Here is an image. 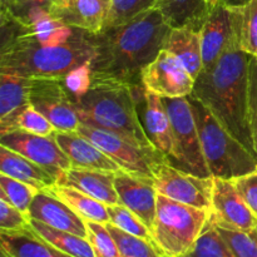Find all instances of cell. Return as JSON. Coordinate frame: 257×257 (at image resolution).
<instances>
[{
    "label": "cell",
    "mask_w": 257,
    "mask_h": 257,
    "mask_svg": "<svg viewBox=\"0 0 257 257\" xmlns=\"http://www.w3.org/2000/svg\"><path fill=\"white\" fill-rule=\"evenodd\" d=\"M235 27L225 50L215 65L198 74L191 95L200 100L233 137L255 153L247 105L251 57L241 49V7L235 8Z\"/></svg>",
    "instance_id": "cell-1"
},
{
    "label": "cell",
    "mask_w": 257,
    "mask_h": 257,
    "mask_svg": "<svg viewBox=\"0 0 257 257\" xmlns=\"http://www.w3.org/2000/svg\"><path fill=\"white\" fill-rule=\"evenodd\" d=\"M170 29L162 13L152 8L124 24L92 34V77L142 84L141 73L161 52Z\"/></svg>",
    "instance_id": "cell-2"
},
{
    "label": "cell",
    "mask_w": 257,
    "mask_h": 257,
    "mask_svg": "<svg viewBox=\"0 0 257 257\" xmlns=\"http://www.w3.org/2000/svg\"><path fill=\"white\" fill-rule=\"evenodd\" d=\"M143 90L142 84L92 77L89 89L74 99L75 109L83 124L109 131L140 147L156 148L138 112Z\"/></svg>",
    "instance_id": "cell-3"
},
{
    "label": "cell",
    "mask_w": 257,
    "mask_h": 257,
    "mask_svg": "<svg viewBox=\"0 0 257 257\" xmlns=\"http://www.w3.org/2000/svg\"><path fill=\"white\" fill-rule=\"evenodd\" d=\"M0 72L30 78H64L95 54L92 34L75 29L62 45H42L19 33H2Z\"/></svg>",
    "instance_id": "cell-4"
},
{
    "label": "cell",
    "mask_w": 257,
    "mask_h": 257,
    "mask_svg": "<svg viewBox=\"0 0 257 257\" xmlns=\"http://www.w3.org/2000/svg\"><path fill=\"white\" fill-rule=\"evenodd\" d=\"M201 147L213 177L233 180L257 167V156L221 125L198 99L190 95Z\"/></svg>",
    "instance_id": "cell-5"
},
{
    "label": "cell",
    "mask_w": 257,
    "mask_h": 257,
    "mask_svg": "<svg viewBox=\"0 0 257 257\" xmlns=\"http://www.w3.org/2000/svg\"><path fill=\"white\" fill-rule=\"evenodd\" d=\"M210 218V212L157 195L153 240L167 255L181 257L192 248Z\"/></svg>",
    "instance_id": "cell-6"
},
{
    "label": "cell",
    "mask_w": 257,
    "mask_h": 257,
    "mask_svg": "<svg viewBox=\"0 0 257 257\" xmlns=\"http://www.w3.org/2000/svg\"><path fill=\"white\" fill-rule=\"evenodd\" d=\"M172 125V152L167 158L172 165L201 177H213L201 147L195 114L188 97L163 98Z\"/></svg>",
    "instance_id": "cell-7"
},
{
    "label": "cell",
    "mask_w": 257,
    "mask_h": 257,
    "mask_svg": "<svg viewBox=\"0 0 257 257\" xmlns=\"http://www.w3.org/2000/svg\"><path fill=\"white\" fill-rule=\"evenodd\" d=\"M152 180L160 195L208 212L211 211L213 177L193 175L172 165L166 158L153 166Z\"/></svg>",
    "instance_id": "cell-8"
},
{
    "label": "cell",
    "mask_w": 257,
    "mask_h": 257,
    "mask_svg": "<svg viewBox=\"0 0 257 257\" xmlns=\"http://www.w3.org/2000/svg\"><path fill=\"white\" fill-rule=\"evenodd\" d=\"M29 103L60 132H78L82 124L63 78L30 79Z\"/></svg>",
    "instance_id": "cell-9"
},
{
    "label": "cell",
    "mask_w": 257,
    "mask_h": 257,
    "mask_svg": "<svg viewBox=\"0 0 257 257\" xmlns=\"http://www.w3.org/2000/svg\"><path fill=\"white\" fill-rule=\"evenodd\" d=\"M78 132L94 143L122 170L152 178V168L165 156L156 148H143L102 128L80 124Z\"/></svg>",
    "instance_id": "cell-10"
},
{
    "label": "cell",
    "mask_w": 257,
    "mask_h": 257,
    "mask_svg": "<svg viewBox=\"0 0 257 257\" xmlns=\"http://www.w3.org/2000/svg\"><path fill=\"white\" fill-rule=\"evenodd\" d=\"M141 83L146 90L162 98L190 97L195 88V79L182 62L163 48L142 70Z\"/></svg>",
    "instance_id": "cell-11"
},
{
    "label": "cell",
    "mask_w": 257,
    "mask_h": 257,
    "mask_svg": "<svg viewBox=\"0 0 257 257\" xmlns=\"http://www.w3.org/2000/svg\"><path fill=\"white\" fill-rule=\"evenodd\" d=\"M210 218L217 226L252 232L257 228V216L241 196L233 180L213 177Z\"/></svg>",
    "instance_id": "cell-12"
},
{
    "label": "cell",
    "mask_w": 257,
    "mask_h": 257,
    "mask_svg": "<svg viewBox=\"0 0 257 257\" xmlns=\"http://www.w3.org/2000/svg\"><path fill=\"white\" fill-rule=\"evenodd\" d=\"M54 135L39 136L25 131H12L0 136V146L29 158L59 178L60 173L69 170L72 165Z\"/></svg>",
    "instance_id": "cell-13"
},
{
    "label": "cell",
    "mask_w": 257,
    "mask_h": 257,
    "mask_svg": "<svg viewBox=\"0 0 257 257\" xmlns=\"http://www.w3.org/2000/svg\"><path fill=\"white\" fill-rule=\"evenodd\" d=\"M114 187L120 205L130 208L152 231L157 210V191L151 177L118 170Z\"/></svg>",
    "instance_id": "cell-14"
},
{
    "label": "cell",
    "mask_w": 257,
    "mask_h": 257,
    "mask_svg": "<svg viewBox=\"0 0 257 257\" xmlns=\"http://www.w3.org/2000/svg\"><path fill=\"white\" fill-rule=\"evenodd\" d=\"M235 19V8L227 7L222 2H218L207 15L200 29L203 69L215 65L221 57L233 32Z\"/></svg>",
    "instance_id": "cell-15"
},
{
    "label": "cell",
    "mask_w": 257,
    "mask_h": 257,
    "mask_svg": "<svg viewBox=\"0 0 257 257\" xmlns=\"http://www.w3.org/2000/svg\"><path fill=\"white\" fill-rule=\"evenodd\" d=\"M29 218L40 221L50 227L88 237L85 221L63 201L48 191L38 192L29 208Z\"/></svg>",
    "instance_id": "cell-16"
},
{
    "label": "cell",
    "mask_w": 257,
    "mask_h": 257,
    "mask_svg": "<svg viewBox=\"0 0 257 257\" xmlns=\"http://www.w3.org/2000/svg\"><path fill=\"white\" fill-rule=\"evenodd\" d=\"M55 140L67 157L69 158L73 168L84 170H99L117 172L119 166L103 151H100L93 142L79 132H55Z\"/></svg>",
    "instance_id": "cell-17"
},
{
    "label": "cell",
    "mask_w": 257,
    "mask_h": 257,
    "mask_svg": "<svg viewBox=\"0 0 257 257\" xmlns=\"http://www.w3.org/2000/svg\"><path fill=\"white\" fill-rule=\"evenodd\" d=\"M114 177L115 172L110 171L70 167L60 173L57 183L77 188L107 206L120 205L114 187Z\"/></svg>",
    "instance_id": "cell-18"
},
{
    "label": "cell",
    "mask_w": 257,
    "mask_h": 257,
    "mask_svg": "<svg viewBox=\"0 0 257 257\" xmlns=\"http://www.w3.org/2000/svg\"><path fill=\"white\" fill-rule=\"evenodd\" d=\"M143 127L152 145L168 158L172 152V125L162 97L145 89L143 92Z\"/></svg>",
    "instance_id": "cell-19"
},
{
    "label": "cell",
    "mask_w": 257,
    "mask_h": 257,
    "mask_svg": "<svg viewBox=\"0 0 257 257\" xmlns=\"http://www.w3.org/2000/svg\"><path fill=\"white\" fill-rule=\"evenodd\" d=\"M108 10L109 3L104 0H67L52 15L73 29L97 34L104 28Z\"/></svg>",
    "instance_id": "cell-20"
},
{
    "label": "cell",
    "mask_w": 257,
    "mask_h": 257,
    "mask_svg": "<svg viewBox=\"0 0 257 257\" xmlns=\"http://www.w3.org/2000/svg\"><path fill=\"white\" fill-rule=\"evenodd\" d=\"M0 173L28 183L39 191L58 182L54 173L4 146H0Z\"/></svg>",
    "instance_id": "cell-21"
},
{
    "label": "cell",
    "mask_w": 257,
    "mask_h": 257,
    "mask_svg": "<svg viewBox=\"0 0 257 257\" xmlns=\"http://www.w3.org/2000/svg\"><path fill=\"white\" fill-rule=\"evenodd\" d=\"M163 49L178 58L193 79L203 69L201 32L191 27L171 28L163 43Z\"/></svg>",
    "instance_id": "cell-22"
},
{
    "label": "cell",
    "mask_w": 257,
    "mask_h": 257,
    "mask_svg": "<svg viewBox=\"0 0 257 257\" xmlns=\"http://www.w3.org/2000/svg\"><path fill=\"white\" fill-rule=\"evenodd\" d=\"M2 250L10 257H73L40 237L32 227L19 231H0Z\"/></svg>",
    "instance_id": "cell-23"
},
{
    "label": "cell",
    "mask_w": 257,
    "mask_h": 257,
    "mask_svg": "<svg viewBox=\"0 0 257 257\" xmlns=\"http://www.w3.org/2000/svg\"><path fill=\"white\" fill-rule=\"evenodd\" d=\"M220 0H158L157 9L171 28L201 29L212 8Z\"/></svg>",
    "instance_id": "cell-24"
},
{
    "label": "cell",
    "mask_w": 257,
    "mask_h": 257,
    "mask_svg": "<svg viewBox=\"0 0 257 257\" xmlns=\"http://www.w3.org/2000/svg\"><path fill=\"white\" fill-rule=\"evenodd\" d=\"M45 191L63 201L84 221H93V222L99 223L109 222L107 205L90 197L89 195L77 190V188L54 183L50 187L45 188Z\"/></svg>",
    "instance_id": "cell-25"
},
{
    "label": "cell",
    "mask_w": 257,
    "mask_h": 257,
    "mask_svg": "<svg viewBox=\"0 0 257 257\" xmlns=\"http://www.w3.org/2000/svg\"><path fill=\"white\" fill-rule=\"evenodd\" d=\"M29 84L30 78L0 72V122L30 104Z\"/></svg>",
    "instance_id": "cell-26"
},
{
    "label": "cell",
    "mask_w": 257,
    "mask_h": 257,
    "mask_svg": "<svg viewBox=\"0 0 257 257\" xmlns=\"http://www.w3.org/2000/svg\"><path fill=\"white\" fill-rule=\"evenodd\" d=\"M29 226L40 237H43L50 245L63 251L64 253H68L73 257H95L92 245L87 238L67 232V231L50 227L34 218H29Z\"/></svg>",
    "instance_id": "cell-27"
},
{
    "label": "cell",
    "mask_w": 257,
    "mask_h": 257,
    "mask_svg": "<svg viewBox=\"0 0 257 257\" xmlns=\"http://www.w3.org/2000/svg\"><path fill=\"white\" fill-rule=\"evenodd\" d=\"M18 130L39 136H53L57 132L53 123L32 104L25 105L12 117L0 122V136Z\"/></svg>",
    "instance_id": "cell-28"
},
{
    "label": "cell",
    "mask_w": 257,
    "mask_h": 257,
    "mask_svg": "<svg viewBox=\"0 0 257 257\" xmlns=\"http://www.w3.org/2000/svg\"><path fill=\"white\" fill-rule=\"evenodd\" d=\"M107 228L117 242L122 257H172L165 252L156 241L145 240L124 232L110 222L105 223Z\"/></svg>",
    "instance_id": "cell-29"
},
{
    "label": "cell",
    "mask_w": 257,
    "mask_h": 257,
    "mask_svg": "<svg viewBox=\"0 0 257 257\" xmlns=\"http://www.w3.org/2000/svg\"><path fill=\"white\" fill-rule=\"evenodd\" d=\"M181 257H235L220 235L215 223L208 218L202 233L187 253Z\"/></svg>",
    "instance_id": "cell-30"
},
{
    "label": "cell",
    "mask_w": 257,
    "mask_h": 257,
    "mask_svg": "<svg viewBox=\"0 0 257 257\" xmlns=\"http://www.w3.org/2000/svg\"><path fill=\"white\" fill-rule=\"evenodd\" d=\"M39 190L9 176L0 175V198H4L29 217V208Z\"/></svg>",
    "instance_id": "cell-31"
},
{
    "label": "cell",
    "mask_w": 257,
    "mask_h": 257,
    "mask_svg": "<svg viewBox=\"0 0 257 257\" xmlns=\"http://www.w3.org/2000/svg\"><path fill=\"white\" fill-rule=\"evenodd\" d=\"M157 3L158 0H112L103 29L124 24L137 15L156 8Z\"/></svg>",
    "instance_id": "cell-32"
},
{
    "label": "cell",
    "mask_w": 257,
    "mask_h": 257,
    "mask_svg": "<svg viewBox=\"0 0 257 257\" xmlns=\"http://www.w3.org/2000/svg\"><path fill=\"white\" fill-rule=\"evenodd\" d=\"M107 210L108 215H109V222L114 225L115 227L120 228L122 231L133 236H137V237L155 241L152 231L130 208L123 205H110L107 206Z\"/></svg>",
    "instance_id": "cell-33"
},
{
    "label": "cell",
    "mask_w": 257,
    "mask_h": 257,
    "mask_svg": "<svg viewBox=\"0 0 257 257\" xmlns=\"http://www.w3.org/2000/svg\"><path fill=\"white\" fill-rule=\"evenodd\" d=\"M88 230L87 240L92 245L95 257H122L117 242L105 223L85 221Z\"/></svg>",
    "instance_id": "cell-34"
},
{
    "label": "cell",
    "mask_w": 257,
    "mask_h": 257,
    "mask_svg": "<svg viewBox=\"0 0 257 257\" xmlns=\"http://www.w3.org/2000/svg\"><path fill=\"white\" fill-rule=\"evenodd\" d=\"M240 44L250 57H257V0L241 7Z\"/></svg>",
    "instance_id": "cell-35"
},
{
    "label": "cell",
    "mask_w": 257,
    "mask_h": 257,
    "mask_svg": "<svg viewBox=\"0 0 257 257\" xmlns=\"http://www.w3.org/2000/svg\"><path fill=\"white\" fill-rule=\"evenodd\" d=\"M215 226L235 257H257V228L252 232H242L222 226Z\"/></svg>",
    "instance_id": "cell-36"
},
{
    "label": "cell",
    "mask_w": 257,
    "mask_h": 257,
    "mask_svg": "<svg viewBox=\"0 0 257 257\" xmlns=\"http://www.w3.org/2000/svg\"><path fill=\"white\" fill-rule=\"evenodd\" d=\"M67 0H2V13L13 19H22L29 12L43 9L50 14L62 8Z\"/></svg>",
    "instance_id": "cell-37"
},
{
    "label": "cell",
    "mask_w": 257,
    "mask_h": 257,
    "mask_svg": "<svg viewBox=\"0 0 257 257\" xmlns=\"http://www.w3.org/2000/svg\"><path fill=\"white\" fill-rule=\"evenodd\" d=\"M248 123L252 136L253 151L257 156V57L248 63Z\"/></svg>",
    "instance_id": "cell-38"
},
{
    "label": "cell",
    "mask_w": 257,
    "mask_h": 257,
    "mask_svg": "<svg viewBox=\"0 0 257 257\" xmlns=\"http://www.w3.org/2000/svg\"><path fill=\"white\" fill-rule=\"evenodd\" d=\"M64 84L67 87L68 92L70 93L73 99L84 94L92 85V69H90V63L82 65L79 68H75L74 70L68 73L64 78Z\"/></svg>",
    "instance_id": "cell-39"
},
{
    "label": "cell",
    "mask_w": 257,
    "mask_h": 257,
    "mask_svg": "<svg viewBox=\"0 0 257 257\" xmlns=\"http://www.w3.org/2000/svg\"><path fill=\"white\" fill-rule=\"evenodd\" d=\"M29 227V217L17 207L0 198V231H19Z\"/></svg>",
    "instance_id": "cell-40"
},
{
    "label": "cell",
    "mask_w": 257,
    "mask_h": 257,
    "mask_svg": "<svg viewBox=\"0 0 257 257\" xmlns=\"http://www.w3.org/2000/svg\"><path fill=\"white\" fill-rule=\"evenodd\" d=\"M233 182L238 192L257 216V167L246 175L233 178Z\"/></svg>",
    "instance_id": "cell-41"
},
{
    "label": "cell",
    "mask_w": 257,
    "mask_h": 257,
    "mask_svg": "<svg viewBox=\"0 0 257 257\" xmlns=\"http://www.w3.org/2000/svg\"><path fill=\"white\" fill-rule=\"evenodd\" d=\"M220 2H222L223 4L227 5V7L238 8V7H243L245 4H247L250 0H220Z\"/></svg>",
    "instance_id": "cell-42"
},
{
    "label": "cell",
    "mask_w": 257,
    "mask_h": 257,
    "mask_svg": "<svg viewBox=\"0 0 257 257\" xmlns=\"http://www.w3.org/2000/svg\"><path fill=\"white\" fill-rule=\"evenodd\" d=\"M0 257H10V256L8 255V253L5 252V251H3V250H2V256H0Z\"/></svg>",
    "instance_id": "cell-43"
},
{
    "label": "cell",
    "mask_w": 257,
    "mask_h": 257,
    "mask_svg": "<svg viewBox=\"0 0 257 257\" xmlns=\"http://www.w3.org/2000/svg\"><path fill=\"white\" fill-rule=\"evenodd\" d=\"M104 2H107V3H109V4H110V2H112V0H104Z\"/></svg>",
    "instance_id": "cell-44"
}]
</instances>
